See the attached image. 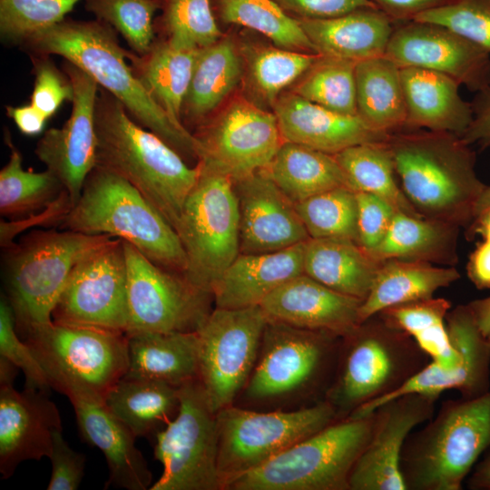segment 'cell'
Returning a JSON list of instances; mask_svg holds the SVG:
<instances>
[{"label":"cell","mask_w":490,"mask_h":490,"mask_svg":"<svg viewBox=\"0 0 490 490\" xmlns=\"http://www.w3.org/2000/svg\"><path fill=\"white\" fill-rule=\"evenodd\" d=\"M233 184L240 211V253L274 252L310 239L295 204L263 170Z\"/></svg>","instance_id":"22"},{"label":"cell","mask_w":490,"mask_h":490,"mask_svg":"<svg viewBox=\"0 0 490 490\" xmlns=\"http://www.w3.org/2000/svg\"><path fill=\"white\" fill-rule=\"evenodd\" d=\"M466 485L471 490H490V451L475 466Z\"/></svg>","instance_id":"59"},{"label":"cell","mask_w":490,"mask_h":490,"mask_svg":"<svg viewBox=\"0 0 490 490\" xmlns=\"http://www.w3.org/2000/svg\"><path fill=\"white\" fill-rule=\"evenodd\" d=\"M17 368L6 358L0 357V386L13 385Z\"/></svg>","instance_id":"61"},{"label":"cell","mask_w":490,"mask_h":490,"mask_svg":"<svg viewBox=\"0 0 490 490\" xmlns=\"http://www.w3.org/2000/svg\"><path fill=\"white\" fill-rule=\"evenodd\" d=\"M298 20L318 54L355 63L385 55L395 27L377 7L326 19Z\"/></svg>","instance_id":"28"},{"label":"cell","mask_w":490,"mask_h":490,"mask_svg":"<svg viewBox=\"0 0 490 490\" xmlns=\"http://www.w3.org/2000/svg\"><path fill=\"white\" fill-rule=\"evenodd\" d=\"M60 228L122 240L155 264L185 272L186 256L175 229L135 187L101 166L86 178Z\"/></svg>","instance_id":"5"},{"label":"cell","mask_w":490,"mask_h":490,"mask_svg":"<svg viewBox=\"0 0 490 490\" xmlns=\"http://www.w3.org/2000/svg\"><path fill=\"white\" fill-rule=\"evenodd\" d=\"M375 414L339 419L232 481L226 490H349Z\"/></svg>","instance_id":"8"},{"label":"cell","mask_w":490,"mask_h":490,"mask_svg":"<svg viewBox=\"0 0 490 490\" xmlns=\"http://www.w3.org/2000/svg\"><path fill=\"white\" fill-rule=\"evenodd\" d=\"M126 336L128 368L125 377L162 381L176 387L199 378L196 331H146Z\"/></svg>","instance_id":"29"},{"label":"cell","mask_w":490,"mask_h":490,"mask_svg":"<svg viewBox=\"0 0 490 490\" xmlns=\"http://www.w3.org/2000/svg\"><path fill=\"white\" fill-rule=\"evenodd\" d=\"M467 276L478 289H490V240H483L471 253Z\"/></svg>","instance_id":"57"},{"label":"cell","mask_w":490,"mask_h":490,"mask_svg":"<svg viewBox=\"0 0 490 490\" xmlns=\"http://www.w3.org/2000/svg\"><path fill=\"white\" fill-rule=\"evenodd\" d=\"M305 242L268 253H240L215 284L216 308L259 306L289 279L303 274Z\"/></svg>","instance_id":"26"},{"label":"cell","mask_w":490,"mask_h":490,"mask_svg":"<svg viewBox=\"0 0 490 490\" xmlns=\"http://www.w3.org/2000/svg\"><path fill=\"white\" fill-rule=\"evenodd\" d=\"M405 195L425 218L470 226L484 184L475 152L460 136L425 129H402L387 140Z\"/></svg>","instance_id":"3"},{"label":"cell","mask_w":490,"mask_h":490,"mask_svg":"<svg viewBox=\"0 0 490 490\" xmlns=\"http://www.w3.org/2000/svg\"><path fill=\"white\" fill-rule=\"evenodd\" d=\"M357 110L368 125L392 133L407 119L400 67L386 55L358 62L355 67Z\"/></svg>","instance_id":"37"},{"label":"cell","mask_w":490,"mask_h":490,"mask_svg":"<svg viewBox=\"0 0 490 490\" xmlns=\"http://www.w3.org/2000/svg\"><path fill=\"white\" fill-rule=\"evenodd\" d=\"M430 361L408 334L376 314L341 338L325 400L338 420L365 416Z\"/></svg>","instance_id":"4"},{"label":"cell","mask_w":490,"mask_h":490,"mask_svg":"<svg viewBox=\"0 0 490 490\" xmlns=\"http://www.w3.org/2000/svg\"><path fill=\"white\" fill-rule=\"evenodd\" d=\"M217 22L240 25L281 48L318 54L298 19L272 0H211Z\"/></svg>","instance_id":"39"},{"label":"cell","mask_w":490,"mask_h":490,"mask_svg":"<svg viewBox=\"0 0 490 490\" xmlns=\"http://www.w3.org/2000/svg\"><path fill=\"white\" fill-rule=\"evenodd\" d=\"M63 69L74 91L71 115L61 128L44 132L34 152L62 183L74 205L86 178L97 165L94 116L99 85L69 61H64Z\"/></svg>","instance_id":"18"},{"label":"cell","mask_w":490,"mask_h":490,"mask_svg":"<svg viewBox=\"0 0 490 490\" xmlns=\"http://www.w3.org/2000/svg\"><path fill=\"white\" fill-rule=\"evenodd\" d=\"M381 262L349 239H309L305 243L303 273L335 291L364 300Z\"/></svg>","instance_id":"30"},{"label":"cell","mask_w":490,"mask_h":490,"mask_svg":"<svg viewBox=\"0 0 490 490\" xmlns=\"http://www.w3.org/2000/svg\"><path fill=\"white\" fill-rule=\"evenodd\" d=\"M73 207L72 201L66 191L51 203L45 210L25 219L1 221V247L5 249L13 244L16 234L34 225L61 224Z\"/></svg>","instance_id":"53"},{"label":"cell","mask_w":490,"mask_h":490,"mask_svg":"<svg viewBox=\"0 0 490 490\" xmlns=\"http://www.w3.org/2000/svg\"><path fill=\"white\" fill-rule=\"evenodd\" d=\"M310 239L342 238L358 242V203L349 187L331 189L295 204Z\"/></svg>","instance_id":"43"},{"label":"cell","mask_w":490,"mask_h":490,"mask_svg":"<svg viewBox=\"0 0 490 490\" xmlns=\"http://www.w3.org/2000/svg\"><path fill=\"white\" fill-rule=\"evenodd\" d=\"M297 19H326L364 7H377L369 0H272Z\"/></svg>","instance_id":"52"},{"label":"cell","mask_w":490,"mask_h":490,"mask_svg":"<svg viewBox=\"0 0 490 490\" xmlns=\"http://www.w3.org/2000/svg\"><path fill=\"white\" fill-rule=\"evenodd\" d=\"M385 55L400 68L444 74L472 92L490 86V54L436 23L410 20L395 24Z\"/></svg>","instance_id":"19"},{"label":"cell","mask_w":490,"mask_h":490,"mask_svg":"<svg viewBox=\"0 0 490 490\" xmlns=\"http://www.w3.org/2000/svg\"><path fill=\"white\" fill-rule=\"evenodd\" d=\"M84 8L119 32L134 54H145L155 40L156 0H83Z\"/></svg>","instance_id":"45"},{"label":"cell","mask_w":490,"mask_h":490,"mask_svg":"<svg viewBox=\"0 0 490 490\" xmlns=\"http://www.w3.org/2000/svg\"><path fill=\"white\" fill-rule=\"evenodd\" d=\"M200 49L154 40L143 54H128L131 66L152 98L178 124ZM184 126V125H183ZM185 127V126H184Z\"/></svg>","instance_id":"32"},{"label":"cell","mask_w":490,"mask_h":490,"mask_svg":"<svg viewBox=\"0 0 490 490\" xmlns=\"http://www.w3.org/2000/svg\"><path fill=\"white\" fill-rule=\"evenodd\" d=\"M470 230L481 234L484 240H490V210L475 218L470 225Z\"/></svg>","instance_id":"60"},{"label":"cell","mask_w":490,"mask_h":490,"mask_svg":"<svg viewBox=\"0 0 490 490\" xmlns=\"http://www.w3.org/2000/svg\"><path fill=\"white\" fill-rule=\"evenodd\" d=\"M176 231L187 260L183 275L195 287L212 294L219 279L240 254V211L233 181L201 166Z\"/></svg>","instance_id":"9"},{"label":"cell","mask_w":490,"mask_h":490,"mask_svg":"<svg viewBox=\"0 0 490 490\" xmlns=\"http://www.w3.org/2000/svg\"><path fill=\"white\" fill-rule=\"evenodd\" d=\"M44 367L52 388L72 383L102 396L128 368L122 331L52 322L24 338Z\"/></svg>","instance_id":"13"},{"label":"cell","mask_w":490,"mask_h":490,"mask_svg":"<svg viewBox=\"0 0 490 490\" xmlns=\"http://www.w3.org/2000/svg\"><path fill=\"white\" fill-rule=\"evenodd\" d=\"M63 430L56 431L53 437L52 474L48 490H76L83 477L85 457L74 451L64 440Z\"/></svg>","instance_id":"51"},{"label":"cell","mask_w":490,"mask_h":490,"mask_svg":"<svg viewBox=\"0 0 490 490\" xmlns=\"http://www.w3.org/2000/svg\"><path fill=\"white\" fill-rule=\"evenodd\" d=\"M321 56L281 47L255 50L250 59V78L263 100L275 103L280 92L298 81Z\"/></svg>","instance_id":"44"},{"label":"cell","mask_w":490,"mask_h":490,"mask_svg":"<svg viewBox=\"0 0 490 490\" xmlns=\"http://www.w3.org/2000/svg\"><path fill=\"white\" fill-rule=\"evenodd\" d=\"M22 46L34 54H56L71 62L113 94L129 115L172 147L183 159H196L194 135L176 123L152 98L127 64L129 52L115 30L99 20L64 18L31 36Z\"/></svg>","instance_id":"1"},{"label":"cell","mask_w":490,"mask_h":490,"mask_svg":"<svg viewBox=\"0 0 490 490\" xmlns=\"http://www.w3.org/2000/svg\"><path fill=\"white\" fill-rule=\"evenodd\" d=\"M362 301L303 273L279 287L260 306L268 320L343 338L360 323Z\"/></svg>","instance_id":"24"},{"label":"cell","mask_w":490,"mask_h":490,"mask_svg":"<svg viewBox=\"0 0 490 490\" xmlns=\"http://www.w3.org/2000/svg\"><path fill=\"white\" fill-rule=\"evenodd\" d=\"M467 305L480 332L490 342V296L475 299Z\"/></svg>","instance_id":"58"},{"label":"cell","mask_w":490,"mask_h":490,"mask_svg":"<svg viewBox=\"0 0 490 490\" xmlns=\"http://www.w3.org/2000/svg\"><path fill=\"white\" fill-rule=\"evenodd\" d=\"M395 24L414 20L419 15L446 6L456 0H369Z\"/></svg>","instance_id":"55"},{"label":"cell","mask_w":490,"mask_h":490,"mask_svg":"<svg viewBox=\"0 0 490 490\" xmlns=\"http://www.w3.org/2000/svg\"><path fill=\"white\" fill-rule=\"evenodd\" d=\"M414 20L444 25L490 54V0H456Z\"/></svg>","instance_id":"47"},{"label":"cell","mask_w":490,"mask_h":490,"mask_svg":"<svg viewBox=\"0 0 490 490\" xmlns=\"http://www.w3.org/2000/svg\"><path fill=\"white\" fill-rule=\"evenodd\" d=\"M52 318L60 324L94 326L125 333L127 270L122 240L113 239L76 263Z\"/></svg>","instance_id":"17"},{"label":"cell","mask_w":490,"mask_h":490,"mask_svg":"<svg viewBox=\"0 0 490 490\" xmlns=\"http://www.w3.org/2000/svg\"><path fill=\"white\" fill-rule=\"evenodd\" d=\"M193 135L198 163L233 182L265 170L283 142L275 113L243 98Z\"/></svg>","instance_id":"16"},{"label":"cell","mask_w":490,"mask_h":490,"mask_svg":"<svg viewBox=\"0 0 490 490\" xmlns=\"http://www.w3.org/2000/svg\"><path fill=\"white\" fill-rule=\"evenodd\" d=\"M337 420L325 399L292 411L257 412L233 405L220 409L217 422L221 490Z\"/></svg>","instance_id":"10"},{"label":"cell","mask_w":490,"mask_h":490,"mask_svg":"<svg viewBox=\"0 0 490 490\" xmlns=\"http://www.w3.org/2000/svg\"><path fill=\"white\" fill-rule=\"evenodd\" d=\"M34 83L30 103L48 119L65 101H73L74 91L69 76L63 74L49 55L32 56Z\"/></svg>","instance_id":"49"},{"label":"cell","mask_w":490,"mask_h":490,"mask_svg":"<svg viewBox=\"0 0 490 490\" xmlns=\"http://www.w3.org/2000/svg\"><path fill=\"white\" fill-rule=\"evenodd\" d=\"M490 447V390L475 398L449 399L405 442L400 469L407 490H461Z\"/></svg>","instance_id":"6"},{"label":"cell","mask_w":490,"mask_h":490,"mask_svg":"<svg viewBox=\"0 0 490 490\" xmlns=\"http://www.w3.org/2000/svg\"><path fill=\"white\" fill-rule=\"evenodd\" d=\"M459 278L454 266L396 259L383 260L360 305L359 321L391 307L433 298L437 289L448 287Z\"/></svg>","instance_id":"31"},{"label":"cell","mask_w":490,"mask_h":490,"mask_svg":"<svg viewBox=\"0 0 490 490\" xmlns=\"http://www.w3.org/2000/svg\"><path fill=\"white\" fill-rule=\"evenodd\" d=\"M5 142L10 154L0 171V213L10 220L25 219L45 210L65 190L47 169L24 170L22 154L8 134Z\"/></svg>","instance_id":"40"},{"label":"cell","mask_w":490,"mask_h":490,"mask_svg":"<svg viewBox=\"0 0 490 490\" xmlns=\"http://www.w3.org/2000/svg\"><path fill=\"white\" fill-rule=\"evenodd\" d=\"M438 398L429 394H406L373 411V431L353 467L349 490H407L400 469L405 442L413 428L433 417Z\"/></svg>","instance_id":"20"},{"label":"cell","mask_w":490,"mask_h":490,"mask_svg":"<svg viewBox=\"0 0 490 490\" xmlns=\"http://www.w3.org/2000/svg\"><path fill=\"white\" fill-rule=\"evenodd\" d=\"M0 357L24 372L25 387L46 393L52 388L49 377L32 348L19 338L12 308L5 297L0 302Z\"/></svg>","instance_id":"48"},{"label":"cell","mask_w":490,"mask_h":490,"mask_svg":"<svg viewBox=\"0 0 490 490\" xmlns=\"http://www.w3.org/2000/svg\"><path fill=\"white\" fill-rule=\"evenodd\" d=\"M471 105L472 122L460 137L470 146L490 148V86L477 92Z\"/></svg>","instance_id":"54"},{"label":"cell","mask_w":490,"mask_h":490,"mask_svg":"<svg viewBox=\"0 0 490 490\" xmlns=\"http://www.w3.org/2000/svg\"><path fill=\"white\" fill-rule=\"evenodd\" d=\"M242 64L231 37L200 49L181 109V122L201 124L239 83Z\"/></svg>","instance_id":"35"},{"label":"cell","mask_w":490,"mask_h":490,"mask_svg":"<svg viewBox=\"0 0 490 490\" xmlns=\"http://www.w3.org/2000/svg\"><path fill=\"white\" fill-rule=\"evenodd\" d=\"M356 64L321 55L298 80L293 93L329 110L358 114Z\"/></svg>","instance_id":"41"},{"label":"cell","mask_w":490,"mask_h":490,"mask_svg":"<svg viewBox=\"0 0 490 490\" xmlns=\"http://www.w3.org/2000/svg\"><path fill=\"white\" fill-rule=\"evenodd\" d=\"M263 171L294 204L331 189L349 187L334 155L291 142L283 141Z\"/></svg>","instance_id":"36"},{"label":"cell","mask_w":490,"mask_h":490,"mask_svg":"<svg viewBox=\"0 0 490 490\" xmlns=\"http://www.w3.org/2000/svg\"><path fill=\"white\" fill-rule=\"evenodd\" d=\"M490 210V186L485 185L480 194L474 210V220L483 212ZM473 223V222H472Z\"/></svg>","instance_id":"62"},{"label":"cell","mask_w":490,"mask_h":490,"mask_svg":"<svg viewBox=\"0 0 490 490\" xmlns=\"http://www.w3.org/2000/svg\"><path fill=\"white\" fill-rule=\"evenodd\" d=\"M273 110L283 141L332 155L358 144L387 142L390 135L358 114L329 110L293 92L279 96Z\"/></svg>","instance_id":"25"},{"label":"cell","mask_w":490,"mask_h":490,"mask_svg":"<svg viewBox=\"0 0 490 490\" xmlns=\"http://www.w3.org/2000/svg\"><path fill=\"white\" fill-rule=\"evenodd\" d=\"M459 226L397 211L381 243L370 253L377 260H404L454 266Z\"/></svg>","instance_id":"33"},{"label":"cell","mask_w":490,"mask_h":490,"mask_svg":"<svg viewBox=\"0 0 490 490\" xmlns=\"http://www.w3.org/2000/svg\"><path fill=\"white\" fill-rule=\"evenodd\" d=\"M334 156L353 191L374 194L397 211L422 217L400 187L387 141L351 146Z\"/></svg>","instance_id":"38"},{"label":"cell","mask_w":490,"mask_h":490,"mask_svg":"<svg viewBox=\"0 0 490 490\" xmlns=\"http://www.w3.org/2000/svg\"><path fill=\"white\" fill-rule=\"evenodd\" d=\"M127 270L125 334L197 331L211 313L212 294L164 269L122 240Z\"/></svg>","instance_id":"15"},{"label":"cell","mask_w":490,"mask_h":490,"mask_svg":"<svg viewBox=\"0 0 490 490\" xmlns=\"http://www.w3.org/2000/svg\"><path fill=\"white\" fill-rule=\"evenodd\" d=\"M341 338L268 320L246 396L268 400L309 390L324 397L333 380Z\"/></svg>","instance_id":"11"},{"label":"cell","mask_w":490,"mask_h":490,"mask_svg":"<svg viewBox=\"0 0 490 490\" xmlns=\"http://www.w3.org/2000/svg\"><path fill=\"white\" fill-rule=\"evenodd\" d=\"M178 392L177 415L154 436V457L163 471L150 490H221L217 413L199 378Z\"/></svg>","instance_id":"12"},{"label":"cell","mask_w":490,"mask_h":490,"mask_svg":"<svg viewBox=\"0 0 490 490\" xmlns=\"http://www.w3.org/2000/svg\"><path fill=\"white\" fill-rule=\"evenodd\" d=\"M113 239L36 230L4 249L5 298L24 338L53 322V310L76 263Z\"/></svg>","instance_id":"7"},{"label":"cell","mask_w":490,"mask_h":490,"mask_svg":"<svg viewBox=\"0 0 490 490\" xmlns=\"http://www.w3.org/2000/svg\"><path fill=\"white\" fill-rule=\"evenodd\" d=\"M63 430L56 405L47 393L13 385L0 386V473L10 477L18 465L52 453L53 437Z\"/></svg>","instance_id":"23"},{"label":"cell","mask_w":490,"mask_h":490,"mask_svg":"<svg viewBox=\"0 0 490 490\" xmlns=\"http://www.w3.org/2000/svg\"><path fill=\"white\" fill-rule=\"evenodd\" d=\"M73 405L83 439L101 450L109 468L105 486L127 490H146L152 486V475L135 436L107 407L103 397L75 384L59 386Z\"/></svg>","instance_id":"21"},{"label":"cell","mask_w":490,"mask_h":490,"mask_svg":"<svg viewBox=\"0 0 490 490\" xmlns=\"http://www.w3.org/2000/svg\"><path fill=\"white\" fill-rule=\"evenodd\" d=\"M127 113L118 99L99 86L94 116L97 165L130 182L176 230L201 166H190Z\"/></svg>","instance_id":"2"},{"label":"cell","mask_w":490,"mask_h":490,"mask_svg":"<svg viewBox=\"0 0 490 490\" xmlns=\"http://www.w3.org/2000/svg\"><path fill=\"white\" fill-rule=\"evenodd\" d=\"M103 400L135 437L155 436L175 417L180 404L178 387L125 376L107 391Z\"/></svg>","instance_id":"34"},{"label":"cell","mask_w":490,"mask_h":490,"mask_svg":"<svg viewBox=\"0 0 490 490\" xmlns=\"http://www.w3.org/2000/svg\"><path fill=\"white\" fill-rule=\"evenodd\" d=\"M267 323L260 305L215 307L197 329L199 380L214 412L233 405L246 387Z\"/></svg>","instance_id":"14"},{"label":"cell","mask_w":490,"mask_h":490,"mask_svg":"<svg viewBox=\"0 0 490 490\" xmlns=\"http://www.w3.org/2000/svg\"><path fill=\"white\" fill-rule=\"evenodd\" d=\"M406 103L404 129L446 132L461 136L473 119L471 103L459 94V83L432 70L400 68Z\"/></svg>","instance_id":"27"},{"label":"cell","mask_w":490,"mask_h":490,"mask_svg":"<svg viewBox=\"0 0 490 490\" xmlns=\"http://www.w3.org/2000/svg\"><path fill=\"white\" fill-rule=\"evenodd\" d=\"M81 0H0V34L22 44L63 21Z\"/></svg>","instance_id":"46"},{"label":"cell","mask_w":490,"mask_h":490,"mask_svg":"<svg viewBox=\"0 0 490 490\" xmlns=\"http://www.w3.org/2000/svg\"><path fill=\"white\" fill-rule=\"evenodd\" d=\"M358 203V243L370 252L386 236L397 211L381 198L356 191Z\"/></svg>","instance_id":"50"},{"label":"cell","mask_w":490,"mask_h":490,"mask_svg":"<svg viewBox=\"0 0 490 490\" xmlns=\"http://www.w3.org/2000/svg\"><path fill=\"white\" fill-rule=\"evenodd\" d=\"M6 114L24 135L35 136L43 132L48 118L31 103L22 106H6Z\"/></svg>","instance_id":"56"},{"label":"cell","mask_w":490,"mask_h":490,"mask_svg":"<svg viewBox=\"0 0 490 490\" xmlns=\"http://www.w3.org/2000/svg\"><path fill=\"white\" fill-rule=\"evenodd\" d=\"M161 15L154 19L155 33L183 47L201 49L221 36L211 0H156Z\"/></svg>","instance_id":"42"}]
</instances>
